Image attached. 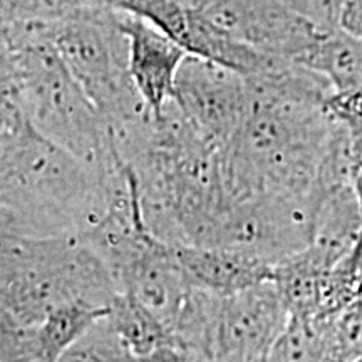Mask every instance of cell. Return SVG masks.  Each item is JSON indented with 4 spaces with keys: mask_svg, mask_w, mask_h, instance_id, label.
Here are the masks:
<instances>
[{
    "mask_svg": "<svg viewBox=\"0 0 362 362\" xmlns=\"http://www.w3.org/2000/svg\"><path fill=\"white\" fill-rule=\"evenodd\" d=\"M267 362H330L325 319L291 317Z\"/></svg>",
    "mask_w": 362,
    "mask_h": 362,
    "instance_id": "cell-14",
    "label": "cell"
},
{
    "mask_svg": "<svg viewBox=\"0 0 362 362\" xmlns=\"http://www.w3.org/2000/svg\"><path fill=\"white\" fill-rule=\"evenodd\" d=\"M35 24L88 93L107 128H121L149 111L129 74L123 11L94 7Z\"/></svg>",
    "mask_w": 362,
    "mask_h": 362,
    "instance_id": "cell-5",
    "label": "cell"
},
{
    "mask_svg": "<svg viewBox=\"0 0 362 362\" xmlns=\"http://www.w3.org/2000/svg\"><path fill=\"white\" fill-rule=\"evenodd\" d=\"M129 42V74L139 96L155 115L175 99L176 78L188 56L178 40L144 17L123 11Z\"/></svg>",
    "mask_w": 362,
    "mask_h": 362,
    "instance_id": "cell-9",
    "label": "cell"
},
{
    "mask_svg": "<svg viewBox=\"0 0 362 362\" xmlns=\"http://www.w3.org/2000/svg\"><path fill=\"white\" fill-rule=\"evenodd\" d=\"M103 322L117 344L133 354H148L166 346L173 347L170 329L129 292L116 293L110 314Z\"/></svg>",
    "mask_w": 362,
    "mask_h": 362,
    "instance_id": "cell-12",
    "label": "cell"
},
{
    "mask_svg": "<svg viewBox=\"0 0 362 362\" xmlns=\"http://www.w3.org/2000/svg\"><path fill=\"white\" fill-rule=\"evenodd\" d=\"M0 322L34 325L62 305L110 309L119 287L81 235L24 237L2 233Z\"/></svg>",
    "mask_w": 362,
    "mask_h": 362,
    "instance_id": "cell-3",
    "label": "cell"
},
{
    "mask_svg": "<svg viewBox=\"0 0 362 362\" xmlns=\"http://www.w3.org/2000/svg\"><path fill=\"white\" fill-rule=\"evenodd\" d=\"M107 178L39 133L11 101L0 99L2 233L83 235L106 208Z\"/></svg>",
    "mask_w": 362,
    "mask_h": 362,
    "instance_id": "cell-1",
    "label": "cell"
},
{
    "mask_svg": "<svg viewBox=\"0 0 362 362\" xmlns=\"http://www.w3.org/2000/svg\"><path fill=\"white\" fill-rule=\"evenodd\" d=\"M337 117V116H336ZM344 124L347 133V149H349V178L352 189H354L357 205L361 211V237L357 243L354 255H352V267L362 260V116H341L337 117Z\"/></svg>",
    "mask_w": 362,
    "mask_h": 362,
    "instance_id": "cell-18",
    "label": "cell"
},
{
    "mask_svg": "<svg viewBox=\"0 0 362 362\" xmlns=\"http://www.w3.org/2000/svg\"><path fill=\"white\" fill-rule=\"evenodd\" d=\"M298 12L322 30L341 29V17L349 0H291Z\"/></svg>",
    "mask_w": 362,
    "mask_h": 362,
    "instance_id": "cell-19",
    "label": "cell"
},
{
    "mask_svg": "<svg viewBox=\"0 0 362 362\" xmlns=\"http://www.w3.org/2000/svg\"><path fill=\"white\" fill-rule=\"evenodd\" d=\"M107 334H110V341L93 344V346L86 347L83 352H79L78 356L81 362H197L188 354L171 346L160 347V349L148 352V354H133L117 344L110 330H107Z\"/></svg>",
    "mask_w": 362,
    "mask_h": 362,
    "instance_id": "cell-17",
    "label": "cell"
},
{
    "mask_svg": "<svg viewBox=\"0 0 362 362\" xmlns=\"http://www.w3.org/2000/svg\"><path fill=\"white\" fill-rule=\"evenodd\" d=\"M107 314L110 309L69 304L34 325L0 322V362H62Z\"/></svg>",
    "mask_w": 362,
    "mask_h": 362,
    "instance_id": "cell-8",
    "label": "cell"
},
{
    "mask_svg": "<svg viewBox=\"0 0 362 362\" xmlns=\"http://www.w3.org/2000/svg\"><path fill=\"white\" fill-rule=\"evenodd\" d=\"M288 319L274 280L235 293L193 287L171 332L197 362H267Z\"/></svg>",
    "mask_w": 362,
    "mask_h": 362,
    "instance_id": "cell-4",
    "label": "cell"
},
{
    "mask_svg": "<svg viewBox=\"0 0 362 362\" xmlns=\"http://www.w3.org/2000/svg\"><path fill=\"white\" fill-rule=\"evenodd\" d=\"M176 259L193 287L235 293L274 277V267L218 247L173 245Z\"/></svg>",
    "mask_w": 362,
    "mask_h": 362,
    "instance_id": "cell-11",
    "label": "cell"
},
{
    "mask_svg": "<svg viewBox=\"0 0 362 362\" xmlns=\"http://www.w3.org/2000/svg\"><path fill=\"white\" fill-rule=\"evenodd\" d=\"M341 29L362 42V0H349L341 17Z\"/></svg>",
    "mask_w": 362,
    "mask_h": 362,
    "instance_id": "cell-20",
    "label": "cell"
},
{
    "mask_svg": "<svg viewBox=\"0 0 362 362\" xmlns=\"http://www.w3.org/2000/svg\"><path fill=\"white\" fill-rule=\"evenodd\" d=\"M2 99L45 138L107 178L119 165L111 131L35 22L2 24Z\"/></svg>",
    "mask_w": 362,
    "mask_h": 362,
    "instance_id": "cell-2",
    "label": "cell"
},
{
    "mask_svg": "<svg viewBox=\"0 0 362 362\" xmlns=\"http://www.w3.org/2000/svg\"><path fill=\"white\" fill-rule=\"evenodd\" d=\"M330 362L362 359V297L356 298L337 314L324 317Z\"/></svg>",
    "mask_w": 362,
    "mask_h": 362,
    "instance_id": "cell-15",
    "label": "cell"
},
{
    "mask_svg": "<svg viewBox=\"0 0 362 362\" xmlns=\"http://www.w3.org/2000/svg\"><path fill=\"white\" fill-rule=\"evenodd\" d=\"M197 12L228 37L298 64L330 33L298 12L291 0H210Z\"/></svg>",
    "mask_w": 362,
    "mask_h": 362,
    "instance_id": "cell-6",
    "label": "cell"
},
{
    "mask_svg": "<svg viewBox=\"0 0 362 362\" xmlns=\"http://www.w3.org/2000/svg\"><path fill=\"white\" fill-rule=\"evenodd\" d=\"M180 2L183 4L188 11H200V8L205 7L210 0H180Z\"/></svg>",
    "mask_w": 362,
    "mask_h": 362,
    "instance_id": "cell-21",
    "label": "cell"
},
{
    "mask_svg": "<svg viewBox=\"0 0 362 362\" xmlns=\"http://www.w3.org/2000/svg\"><path fill=\"white\" fill-rule=\"evenodd\" d=\"M110 7L104 0H2L0 19L8 22H49L88 8Z\"/></svg>",
    "mask_w": 362,
    "mask_h": 362,
    "instance_id": "cell-16",
    "label": "cell"
},
{
    "mask_svg": "<svg viewBox=\"0 0 362 362\" xmlns=\"http://www.w3.org/2000/svg\"><path fill=\"white\" fill-rule=\"evenodd\" d=\"M117 285L121 292H129L155 312L170 332L193 288L176 259L175 247L160 238L121 272Z\"/></svg>",
    "mask_w": 362,
    "mask_h": 362,
    "instance_id": "cell-10",
    "label": "cell"
},
{
    "mask_svg": "<svg viewBox=\"0 0 362 362\" xmlns=\"http://www.w3.org/2000/svg\"><path fill=\"white\" fill-rule=\"evenodd\" d=\"M356 362H362V359L361 361H356Z\"/></svg>",
    "mask_w": 362,
    "mask_h": 362,
    "instance_id": "cell-22",
    "label": "cell"
},
{
    "mask_svg": "<svg viewBox=\"0 0 362 362\" xmlns=\"http://www.w3.org/2000/svg\"><path fill=\"white\" fill-rule=\"evenodd\" d=\"M175 103L208 141L225 149L248 112L250 84L230 67L188 54L176 78Z\"/></svg>",
    "mask_w": 362,
    "mask_h": 362,
    "instance_id": "cell-7",
    "label": "cell"
},
{
    "mask_svg": "<svg viewBox=\"0 0 362 362\" xmlns=\"http://www.w3.org/2000/svg\"><path fill=\"white\" fill-rule=\"evenodd\" d=\"M300 64L322 74L334 94L362 96V42L344 29L325 33Z\"/></svg>",
    "mask_w": 362,
    "mask_h": 362,
    "instance_id": "cell-13",
    "label": "cell"
}]
</instances>
